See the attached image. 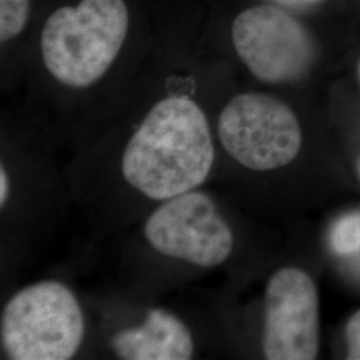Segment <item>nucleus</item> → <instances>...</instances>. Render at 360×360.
<instances>
[{
	"label": "nucleus",
	"instance_id": "nucleus-1",
	"mask_svg": "<svg viewBox=\"0 0 360 360\" xmlns=\"http://www.w3.org/2000/svg\"><path fill=\"white\" fill-rule=\"evenodd\" d=\"M218 165L205 108L186 94H169L129 132L80 144L65 175L74 208L99 238H110L160 203L211 184Z\"/></svg>",
	"mask_w": 360,
	"mask_h": 360
},
{
	"label": "nucleus",
	"instance_id": "nucleus-2",
	"mask_svg": "<svg viewBox=\"0 0 360 360\" xmlns=\"http://www.w3.org/2000/svg\"><path fill=\"white\" fill-rule=\"evenodd\" d=\"M110 238L120 240L123 290L138 296L210 276L236 250L233 224L210 184L160 203Z\"/></svg>",
	"mask_w": 360,
	"mask_h": 360
},
{
	"label": "nucleus",
	"instance_id": "nucleus-3",
	"mask_svg": "<svg viewBox=\"0 0 360 360\" xmlns=\"http://www.w3.org/2000/svg\"><path fill=\"white\" fill-rule=\"evenodd\" d=\"M92 340L91 312L75 288L59 278L25 284L3 303L1 359H75Z\"/></svg>",
	"mask_w": 360,
	"mask_h": 360
},
{
	"label": "nucleus",
	"instance_id": "nucleus-4",
	"mask_svg": "<svg viewBox=\"0 0 360 360\" xmlns=\"http://www.w3.org/2000/svg\"><path fill=\"white\" fill-rule=\"evenodd\" d=\"M58 150H11L0 156L1 248L8 262H26L74 208Z\"/></svg>",
	"mask_w": 360,
	"mask_h": 360
},
{
	"label": "nucleus",
	"instance_id": "nucleus-5",
	"mask_svg": "<svg viewBox=\"0 0 360 360\" xmlns=\"http://www.w3.org/2000/svg\"><path fill=\"white\" fill-rule=\"evenodd\" d=\"M129 25L124 0H82L56 10L40 37L46 71L65 89L90 90L115 63Z\"/></svg>",
	"mask_w": 360,
	"mask_h": 360
},
{
	"label": "nucleus",
	"instance_id": "nucleus-6",
	"mask_svg": "<svg viewBox=\"0 0 360 360\" xmlns=\"http://www.w3.org/2000/svg\"><path fill=\"white\" fill-rule=\"evenodd\" d=\"M215 136L219 159L227 158L257 174L290 166L303 144L302 126L291 107L263 92L232 96L219 112Z\"/></svg>",
	"mask_w": 360,
	"mask_h": 360
},
{
	"label": "nucleus",
	"instance_id": "nucleus-7",
	"mask_svg": "<svg viewBox=\"0 0 360 360\" xmlns=\"http://www.w3.org/2000/svg\"><path fill=\"white\" fill-rule=\"evenodd\" d=\"M231 38L248 71L264 83L297 82L315 59L306 28L274 6H255L239 13L232 23Z\"/></svg>",
	"mask_w": 360,
	"mask_h": 360
},
{
	"label": "nucleus",
	"instance_id": "nucleus-8",
	"mask_svg": "<svg viewBox=\"0 0 360 360\" xmlns=\"http://www.w3.org/2000/svg\"><path fill=\"white\" fill-rule=\"evenodd\" d=\"M262 354L269 360L318 358L319 295L306 271L287 266L271 275L263 299Z\"/></svg>",
	"mask_w": 360,
	"mask_h": 360
},
{
	"label": "nucleus",
	"instance_id": "nucleus-9",
	"mask_svg": "<svg viewBox=\"0 0 360 360\" xmlns=\"http://www.w3.org/2000/svg\"><path fill=\"white\" fill-rule=\"evenodd\" d=\"M108 352L122 360H190L206 347L203 323L191 312L162 302L148 303L134 321L104 336Z\"/></svg>",
	"mask_w": 360,
	"mask_h": 360
},
{
	"label": "nucleus",
	"instance_id": "nucleus-10",
	"mask_svg": "<svg viewBox=\"0 0 360 360\" xmlns=\"http://www.w3.org/2000/svg\"><path fill=\"white\" fill-rule=\"evenodd\" d=\"M330 245L338 255H351L360 251V211L336 220L330 232Z\"/></svg>",
	"mask_w": 360,
	"mask_h": 360
},
{
	"label": "nucleus",
	"instance_id": "nucleus-11",
	"mask_svg": "<svg viewBox=\"0 0 360 360\" xmlns=\"http://www.w3.org/2000/svg\"><path fill=\"white\" fill-rule=\"evenodd\" d=\"M30 0H0V41L16 38L26 27Z\"/></svg>",
	"mask_w": 360,
	"mask_h": 360
},
{
	"label": "nucleus",
	"instance_id": "nucleus-12",
	"mask_svg": "<svg viewBox=\"0 0 360 360\" xmlns=\"http://www.w3.org/2000/svg\"><path fill=\"white\" fill-rule=\"evenodd\" d=\"M346 340L348 359L360 360V309H358L348 321L346 327Z\"/></svg>",
	"mask_w": 360,
	"mask_h": 360
},
{
	"label": "nucleus",
	"instance_id": "nucleus-13",
	"mask_svg": "<svg viewBox=\"0 0 360 360\" xmlns=\"http://www.w3.org/2000/svg\"><path fill=\"white\" fill-rule=\"evenodd\" d=\"M356 174H358V178L360 180V156L359 159H358V162H356Z\"/></svg>",
	"mask_w": 360,
	"mask_h": 360
},
{
	"label": "nucleus",
	"instance_id": "nucleus-14",
	"mask_svg": "<svg viewBox=\"0 0 360 360\" xmlns=\"http://www.w3.org/2000/svg\"><path fill=\"white\" fill-rule=\"evenodd\" d=\"M358 75H359V82H360V60H359V65H358Z\"/></svg>",
	"mask_w": 360,
	"mask_h": 360
}]
</instances>
